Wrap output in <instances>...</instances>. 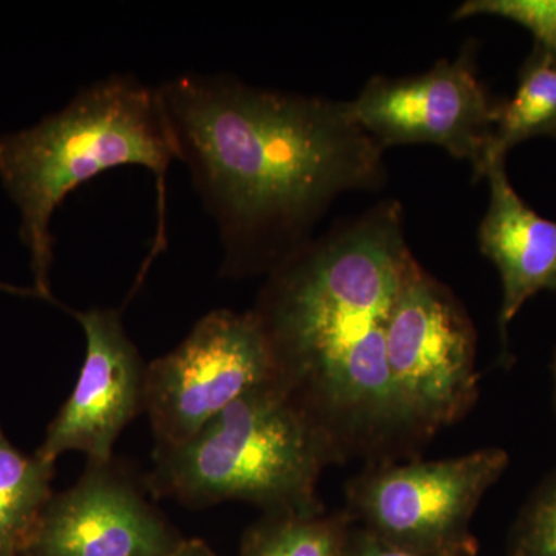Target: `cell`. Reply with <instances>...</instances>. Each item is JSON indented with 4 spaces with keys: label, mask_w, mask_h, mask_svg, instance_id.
I'll return each instance as SVG.
<instances>
[{
    "label": "cell",
    "mask_w": 556,
    "mask_h": 556,
    "mask_svg": "<svg viewBox=\"0 0 556 556\" xmlns=\"http://www.w3.org/2000/svg\"><path fill=\"white\" fill-rule=\"evenodd\" d=\"M387 362L402 407L428 442L466 417L479 396L477 332L444 283L417 265L387 329Z\"/></svg>",
    "instance_id": "6"
},
{
    "label": "cell",
    "mask_w": 556,
    "mask_h": 556,
    "mask_svg": "<svg viewBox=\"0 0 556 556\" xmlns=\"http://www.w3.org/2000/svg\"><path fill=\"white\" fill-rule=\"evenodd\" d=\"M506 556H556V470L541 482L519 514Z\"/></svg>",
    "instance_id": "15"
},
{
    "label": "cell",
    "mask_w": 556,
    "mask_h": 556,
    "mask_svg": "<svg viewBox=\"0 0 556 556\" xmlns=\"http://www.w3.org/2000/svg\"><path fill=\"white\" fill-rule=\"evenodd\" d=\"M500 105L479 79L473 46L422 75L375 76L348 102L354 121L383 149L438 146L471 163L475 179L484 178Z\"/></svg>",
    "instance_id": "8"
},
{
    "label": "cell",
    "mask_w": 556,
    "mask_h": 556,
    "mask_svg": "<svg viewBox=\"0 0 556 556\" xmlns=\"http://www.w3.org/2000/svg\"><path fill=\"white\" fill-rule=\"evenodd\" d=\"M552 372H554V397H555V407H556V351L554 356V364H552Z\"/></svg>",
    "instance_id": "19"
},
{
    "label": "cell",
    "mask_w": 556,
    "mask_h": 556,
    "mask_svg": "<svg viewBox=\"0 0 556 556\" xmlns=\"http://www.w3.org/2000/svg\"><path fill=\"white\" fill-rule=\"evenodd\" d=\"M540 137L556 139V61L535 47L514 97L501 102L490 160L506 159L515 146Z\"/></svg>",
    "instance_id": "13"
},
{
    "label": "cell",
    "mask_w": 556,
    "mask_h": 556,
    "mask_svg": "<svg viewBox=\"0 0 556 556\" xmlns=\"http://www.w3.org/2000/svg\"><path fill=\"white\" fill-rule=\"evenodd\" d=\"M276 380L273 354L252 311L215 309L188 338L146 368L144 412L155 450L190 438L232 402Z\"/></svg>",
    "instance_id": "7"
},
{
    "label": "cell",
    "mask_w": 556,
    "mask_h": 556,
    "mask_svg": "<svg viewBox=\"0 0 556 556\" xmlns=\"http://www.w3.org/2000/svg\"><path fill=\"white\" fill-rule=\"evenodd\" d=\"M353 526L345 508L313 517L263 515L244 532L239 556H340Z\"/></svg>",
    "instance_id": "14"
},
{
    "label": "cell",
    "mask_w": 556,
    "mask_h": 556,
    "mask_svg": "<svg viewBox=\"0 0 556 556\" xmlns=\"http://www.w3.org/2000/svg\"><path fill=\"white\" fill-rule=\"evenodd\" d=\"M340 556H478V546L464 548V551L448 552V554H420L393 546L379 536L372 535L368 530L354 525L342 548Z\"/></svg>",
    "instance_id": "17"
},
{
    "label": "cell",
    "mask_w": 556,
    "mask_h": 556,
    "mask_svg": "<svg viewBox=\"0 0 556 556\" xmlns=\"http://www.w3.org/2000/svg\"><path fill=\"white\" fill-rule=\"evenodd\" d=\"M83 327L86 358L78 382L47 430L36 453L56 463L80 452L91 463H109L124 428L144 412L146 368L123 324L121 309L75 311L60 300Z\"/></svg>",
    "instance_id": "10"
},
{
    "label": "cell",
    "mask_w": 556,
    "mask_h": 556,
    "mask_svg": "<svg viewBox=\"0 0 556 556\" xmlns=\"http://www.w3.org/2000/svg\"><path fill=\"white\" fill-rule=\"evenodd\" d=\"M508 467L503 448L441 460L367 466L346 486L354 525L393 546L448 554L477 546L470 525L490 486Z\"/></svg>",
    "instance_id": "5"
},
{
    "label": "cell",
    "mask_w": 556,
    "mask_h": 556,
    "mask_svg": "<svg viewBox=\"0 0 556 556\" xmlns=\"http://www.w3.org/2000/svg\"><path fill=\"white\" fill-rule=\"evenodd\" d=\"M53 460L24 455L0 427V556H21L54 493Z\"/></svg>",
    "instance_id": "12"
},
{
    "label": "cell",
    "mask_w": 556,
    "mask_h": 556,
    "mask_svg": "<svg viewBox=\"0 0 556 556\" xmlns=\"http://www.w3.org/2000/svg\"><path fill=\"white\" fill-rule=\"evenodd\" d=\"M179 161L218 226L225 277L268 274L340 193L386 182L383 149L348 102L186 73L159 86Z\"/></svg>",
    "instance_id": "1"
},
{
    "label": "cell",
    "mask_w": 556,
    "mask_h": 556,
    "mask_svg": "<svg viewBox=\"0 0 556 556\" xmlns=\"http://www.w3.org/2000/svg\"><path fill=\"white\" fill-rule=\"evenodd\" d=\"M417 265L401 206L383 201L270 270L252 309L277 382L324 430L342 464L407 460L426 444L387 362L391 311Z\"/></svg>",
    "instance_id": "2"
},
{
    "label": "cell",
    "mask_w": 556,
    "mask_h": 556,
    "mask_svg": "<svg viewBox=\"0 0 556 556\" xmlns=\"http://www.w3.org/2000/svg\"><path fill=\"white\" fill-rule=\"evenodd\" d=\"M175 160L177 139L159 87L129 73L94 80L35 126L0 135V182L20 208L35 289L0 288L49 303L56 300L50 288L51 218L72 190L121 166H142L156 178L159 229L137 278L141 287L150 263L166 247V174Z\"/></svg>",
    "instance_id": "3"
},
{
    "label": "cell",
    "mask_w": 556,
    "mask_h": 556,
    "mask_svg": "<svg viewBox=\"0 0 556 556\" xmlns=\"http://www.w3.org/2000/svg\"><path fill=\"white\" fill-rule=\"evenodd\" d=\"M489 14L515 22L535 38V47L556 61V0H468L453 20Z\"/></svg>",
    "instance_id": "16"
},
{
    "label": "cell",
    "mask_w": 556,
    "mask_h": 556,
    "mask_svg": "<svg viewBox=\"0 0 556 556\" xmlns=\"http://www.w3.org/2000/svg\"><path fill=\"white\" fill-rule=\"evenodd\" d=\"M484 178L490 203L479 247L495 263L503 283L500 332L507 350V328L522 306L543 291L556 294V223L527 206L507 177L506 159H492Z\"/></svg>",
    "instance_id": "11"
},
{
    "label": "cell",
    "mask_w": 556,
    "mask_h": 556,
    "mask_svg": "<svg viewBox=\"0 0 556 556\" xmlns=\"http://www.w3.org/2000/svg\"><path fill=\"white\" fill-rule=\"evenodd\" d=\"M169 556H217L212 552V548L207 546L204 541L197 540V538H192V540H186L185 543L181 544Z\"/></svg>",
    "instance_id": "18"
},
{
    "label": "cell",
    "mask_w": 556,
    "mask_h": 556,
    "mask_svg": "<svg viewBox=\"0 0 556 556\" xmlns=\"http://www.w3.org/2000/svg\"><path fill=\"white\" fill-rule=\"evenodd\" d=\"M148 495L118 460H87L78 482L43 508L21 556H169L186 538Z\"/></svg>",
    "instance_id": "9"
},
{
    "label": "cell",
    "mask_w": 556,
    "mask_h": 556,
    "mask_svg": "<svg viewBox=\"0 0 556 556\" xmlns=\"http://www.w3.org/2000/svg\"><path fill=\"white\" fill-rule=\"evenodd\" d=\"M340 463L334 445L276 380L254 388L179 447L153 452L144 478L153 500L189 508L243 501L263 515L313 517L325 468Z\"/></svg>",
    "instance_id": "4"
}]
</instances>
